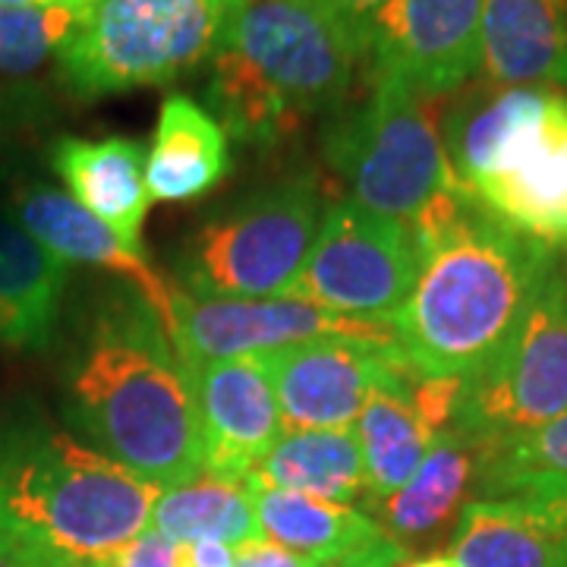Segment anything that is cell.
Returning a JSON list of instances; mask_svg holds the SVG:
<instances>
[{
    "label": "cell",
    "mask_w": 567,
    "mask_h": 567,
    "mask_svg": "<svg viewBox=\"0 0 567 567\" xmlns=\"http://www.w3.org/2000/svg\"><path fill=\"white\" fill-rule=\"evenodd\" d=\"M158 495L35 406L0 416V533L58 565H107L148 527Z\"/></svg>",
    "instance_id": "obj_2"
},
{
    "label": "cell",
    "mask_w": 567,
    "mask_h": 567,
    "mask_svg": "<svg viewBox=\"0 0 567 567\" xmlns=\"http://www.w3.org/2000/svg\"><path fill=\"white\" fill-rule=\"evenodd\" d=\"M369 82V99L344 104L324 126V162L347 183L353 203L410 224L461 183L442 140V99H423L391 80Z\"/></svg>",
    "instance_id": "obj_6"
},
{
    "label": "cell",
    "mask_w": 567,
    "mask_h": 567,
    "mask_svg": "<svg viewBox=\"0 0 567 567\" xmlns=\"http://www.w3.org/2000/svg\"><path fill=\"white\" fill-rule=\"evenodd\" d=\"M483 70V0H388L369 35L372 80L445 99Z\"/></svg>",
    "instance_id": "obj_12"
},
{
    "label": "cell",
    "mask_w": 567,
    "mask_h": 567,
    "mask_svg": "<svg viewBox=\"0 0 567 567\" xmlns=\"http://www.w3.org/2000/svg\"><path fill=\"white\" fill-rule=\"evenodd\" d=\"M234 567H319V561L303 558L290 548L278 546L271 539H252L246 546L237 548V561Z\"/></svg>",
    "instance_id": "obj_34"
},
{
    "label": "cell",
    "mask_w": 567,
    "mask_h": 567,
    "mask_svg": "<svg viewBox=\"0 0 567 567\" xmlns=\"http://www.w3.org/2000/svg\"><path fill=\"white\" fill-rule=\"evenodd\" d=\"M95 567H104V565H95Z\"/></svg>",
    "instance_id": "obj_43"
},
{
    "label": "cell",
    "mask_w": 567,
    "mask_h": 567,
    "mask_svg": "<svg viewBox=\"0 0 567 567\" xmlns=\"http://www.w3.org/2000/svg\"><path fill=\"white\" fill-rule=\"evenodd\" d=\"M237 561V548L224 546V543H189L181 546V565L183 567H234Z\"/></svg>",
    "instance_id": "obj_35"
},
{
    "label": "cell",
    "mask_w": 567,
    "mask_h": 567,
    "mask_svg": "<svg viewBox=\"0 0 567 567\" xmlns=\"http://www.w3.org/2000/svg\"><path fill=\"white\" fill-rule=\"evenodd\" d=\"M561 413H567V284L555 262L514 334L464 379L451 429L470 445H488L539 429Z\"/></svg>",
    "instance_id": "obj_7"
},
{
    "label": "cell",
    "mask_w": 567,
    "mask_h": 567,
    "mask_svg": "<svg viewBox=\"0 0 567 567\" xmlns=\"http://www.w3.org/2000/svg\"><path fill=\"white\" fill-rule=\"evenodd\" d=\"M230 174V145L218 117L189 95H167L145 155V186L158 203H189Z\"/></svg>",
    "instance_id": "obj_17"
},
{
    "label": "cell",
    "mask_w": 567,
    "mask_h": 567,
    "mask_svg": "<svg viewBox=\"0 0 567 567\" xmlns=\"http://www.w3.org/2000/svg\"><path fill=\"white\" fill-rule=\"evenodd\" d=\"M447 558L457 567H567L565 539L517 498L466 502Z\"/></svg>",
    "instance_id": "obj_20"
},
{
    "label": "cell",
    "mask_w": 567,
    "mask_h": 567,
    "mask_svg": "<svg viewBox=\"0 0 567 567\" xmlns=\"http://www.w3.org/2000/svg\"><path fill=\"white\" fill-rule=\"evenodd\" d=\"M246 0H92L58 54L70 95L95 102L164 85L215 54L230 17Z\"/></svg>",
    "instance_id": "obj_4"
},
{
    "label": "cell",
    "mask_w": 567,
    "mask_h": 567,
    "mask_svg": "<svg viewBox=\"0 0 567 567\" xmlns=\"http://www.w3.org/2000/svg\"><path fill=\"white\" fill-rule=\"evenodd\" d=\"M565 224H567V203H565Z\"/></svg>",
    "instance_id": "obj_41"
},
{
    "label": "cell",
    "mask_w": 567,
    "mask_h": 567,
    "mask_svg": "<svg viewBox=\"0 0 567 567\" xmlns=\"http://www.w3.org/2000/svg\"><path fill=\"white\" fill-rule=\"evenodd\" d=\"M413 379H394L375 388L353 429L363 454L365 492L375 502L404 488L435 442L410 398Z\"/></svg>",
    "instance_id": "obj_24"
},
{
    "label": "cell",
    "mask_w": 567,
    "mask_h": 567,
    "mask_svg": "<svg viewBox=\"0 0 567 567\" xmlns=\"http://www.w3.org/2000/svg\"><path fill=\"white\" fill-rule=\"evenodd\" d=\"M7 136H10V99L0 95V164L7 155Z\"/></svg>",
    "instance_id": "obj_37"
},
{
    "label": "cell",
    "mask_w": 567,
    "mask_h": 567,
    "mask_svg": "<svg viewBox=\"0 0 567 567\" xmlns=\"http://www.w3.org/2000/svg\"><path fill=\"white\" fill-rule=\"evenodd\" d=\"M567 54V0H483V73L495 85L555 80Z\"/></svg>",
    "instance_id": "obj_19"
},
{
    "label": "cell",
    "mask_w": 567,
    "mask_h": 567,
    "mask_svg": "<svg viewBox=\"0 0 567 567\" xmlns=\"http://www.w3.org/2000/svg\"><path fill=\"white\" fill-rule=\"evenodd\" d=\"M148 527L177 546L212 539L240 548L252 539H262L249 483L212 473H199L183 486L164 488L152 507Z\"/></svg>",
    "instance_id": "obj_25"
},
{
    "label": "cell",
    "mask_w": 567,
    "mask_h": 567,
    "mask_svg": "<svg viewBox=\"0 0 567 567\" xmlns=\"http://www.w3.org/2000/svg\"><path fill=\"white\" fill-rule=\"evenodd\" d=\"M476 447L480 498H507L524 488L567 476V413L505 442Z\"/></svg>",
    "instance_id": "obj_27"
},
{
    "label": "cell",
    "mask_w": 567,
    "mask_h": 567,
    "mask_svg": "<svg viewBox=\"0 0 567 567\" xmlns=\"http://www.w3.org/2000/svg\"><path fill=\"white\" fill-rule=\"evenodd\" d=\"M281 406L284 432L350 429L369 394L394 379L420 375L398 344L324 338L262 357Z\"/></svg>",
    "instance_id": "obj_13"
},
{
    "label": "cell",
    "mask_w": 567,
    "mask_h": 567,
    "mask_svg": "<svg viewBox=\"0 0 567 567\" xmlns=\"http://www.w3.org/2000/svg\"><path fill=\"white\" fill-rule=\"evenodd\" d=\"M555 262V246L476 203L423 256L391 322L398 347L420 375H473L514 334Z\"/></svg>",
    "instance_id": "obj_3"
},
{
    "label": "cell",
    "mask_w": 567,
    "mask_h": 567,
    "mask_svg": "<svg viewBox=\"0 0 567 567\" xmlns=\"http://www.w3.org/2000/svg\"><path fill=\"white\" fill-rule=\"evenodd\" d=\"M447 162L470 193L567 142V95L543 85L483 82L457 95L442 117Z\"/></svg>",
    "instance_id": "obj_11"
},
{
    "label": "cell",
    "mask_w": 567,
    "mask_h": 567,
    "mask_svg": "<svg viewBox=\"0 0 567 567\" xmlns=\"http://www.w3.org/2000/svg\"><path fill=\"white\" fill-rule=\"evenodd\" d=\"M517 498H524L539 517H546L548 527L555 529L567 546V476L565 480L536 483V486L517 492Z\"/></svg>",
    "instance_id": "obj_32"
},
{
    "label": "cell",
    "mask_w": 567,
    "mask_h": 567,
    "mask_svg": "<svg viewBox=\"0 0 567 567\" xmlns=\"http://www.w3.org/2000/svg\"><path fill=\"white\" fill-rule=\"evenodd\" d=\"M252 486L300 492L350 505L365 492V470L353 429H293L246 476Z\"/></svg>",
    "instance_id": "obj_21"
},
{
    "label": "cell",
    "mask_w": 567,
    "mask_h": 567,
    "mask_svg": "<svg viewBox=\"0 0 567 567\" xmlns=\"http://www.w3.org/2000/svg\"><path fill=\"white\" fill-rule=\"evenodd\" d=\"M464 379L461 375H416L410 382V398L420 420L432 435H442L454 425L457 404H461Z\"/></svg>",
    "instance_id": "obj_29"
},
{
    "label": "cell",
    "mask_w": 567,
    "mask_h": 567,
    "mask_svg": "<svg viewBox=\"0 0 567 567\" xmlns=\"http://www.w3.org/2000/svg\"><path fill=\"white\" fill-rule=\"evenodd\" d=\"M413 230L353 199L322 215L312 252L284 297L334 316L391 322L420 275Z\"/></svg>",
    "instance_id": "obj_8"
},
{
    "label": "cell",
    "mask_w": 567,
    "mask_h": 567,
    "mask_svg": "<svg viewBox=\"0 0 567 567\" xmlns=\"http://www.w3.org/2000/svg\"><path fill=\"white\" fill-rule=\"evenodd\" d=\"M145 155L140 140H80L63 136L51 145V167L66 183V193L99 215L130 249H142V224L148 215Z\"/></svg>",
    "instance_id": "obj_16"
},
{
    "label": "cell",
    "mask_w": 567,
    "mask_h": 567,
    "mask_svg": "<svg viewBox=\"0 0 567 567\" xmlns=\"http://www.w3.org/2000/svg\"><path fill=\"white\" fill-rule=\"evenodd\" d=\"M7 215L61 262L95 265L111 275H121L136 290L142 303L158 316V322L171 338L177 290L145 262L142 252L123 244L99 215H92L85 205L76 203L66 189L41 181L20 183L10 196Z\"/></svg>",
    "instance_id": "obj_15"
},
{
    "label": "cell",
    "mask_w": 567,
    "mask_h": 567,
    "mask_svg": "<svg viewBox=\"0 0 567 567\" xmlns=\"http://www.w3.org/2000/svg\"><path fill=\"white\" fill-rule=\"evenodd\" d=\"M92 0L48 7H0V82L32 80L73 39Z\"/></svg>",
    "instance_id": "obj_28"
},
{
    "label": "cell",
    "mask_w": 567,
    "mask_h": 567,
    "mask_svg": "<svg viewBox=\"0 0 567 567\" xmlns=\"http://www.w3.org/2000/svg\"><path fill=\"white\" fill-rule=\"evenodd\" d=\"M66 262L0 208V347L44 350L58 334Z\"/></svg>",
    "instance_id": "obj_18"
},
{
    "label": "cell",
    "mask_w": 567,
    "mask_h": 567,
    "mask_svg": "<svg viewBox=\"0 0 567 567\" xmlns=\"http://www.w3.org/2000/svg\"><path fill=\"white\" fill-rule=\"evenodd\" d=\"M58 0H0V7H48Z\"/></svg>",
    "instance_id": "obj_39"
},
{
    "label": "cell",
    "mask_w": 567,
    "mask_h": 567,
    "mask_svg": "<svg viewBox=\"0 0 567 567\" xmlns=\"http://www.w3.org/2000/svg\"><path fill=\"white\" fill-rule=\"evenodd\" d=\"M208 104L215 107L224 133L259 148L278 145L303 126V121L252 73V66L221 41L212 54Z\"/></svg>",
    "instance_id": "obj_26"
},
{
    "label": "cell",
    "mask_w": 567,
    "mask_h": 567,
    "mask_svg": "<svg viewBox=\"0 0 567 567\" xmlns=\"http://www.w3.org/2000/svg\"><path fill=\"white\" fill-rule=\"evenodd\" d=\"M404 558V543H398V539H391L388 533H382L379 539L353 548V551H347V555H338V558H331V561H322L319 567H398Z\"/></svg>",
    "instance_id": "obj_33"
},
{
    "label": "cell",
    "mask_w": 567,
    "mask_h": 567,
    "mask_svg": "<svg viewBox=\"0 0 567 567\" xmlns=\"http://www.w3.org/2000/svg\"><path fill=\"white\" fill-rule=\"evenodd\" d=\"M0 567H63L51 558H44L41 551L29 548L20 539L0 533Z\"/></svg>",
    "instance_id": "obj_36"
},
{
    "label": "cell",
    "mask_w": 567,
    "mask_h": 567,
    "mask_svg": "<svg viewBox=\"0 0 567 567\" xmlns=\"http://www.w3.org/2000/svg\"><path fill=\"white\" fill-rule=\"evenodd\" d=\"M104 567H183L181 546L164 539L162 533H155L152 527H145L133 543H126Z\"/></svg>",
    "instance_id": "obj_31"
},
{
    "label": "cell",
    "mask_w": 567,
    "mask_h": 567,
    "mask_svg": "<svg viewBox=\"0 0 567 567\" xmlns=\"http://www.w3.org/2000/svg\"><path fill=\"white\" fill-rule=\"evenodd\" d=\"M63 416L85 445L162 492L203 473L189 372L140 297L107 306L92 322L66 365Z\"/></svg>",
    "instance_id": "obj_1"
},
{
    "label": "cell",
    "mask_w": 567,
    "mask_h": 567,
    "mask_svg": "<svg viewBox=\"0 0 567 567\" xmlns=\"http://www.w3.org/2000/svg\"><path fill=\"white\" fill-rule=\"evenodd\" d=\"M555 82H558V85H565V89H567V54H565V61H561V66L555 70Z\"/></svg>",
    "instance_id": "obj_40"
},
{
    "label": "cell",
    "mask_w": 567,
    "mask_h": 567,
    "mask_svg": "<svg viewBox=\"0 0 567 567\" xmlns=\"http://www.w3.org/2000/svg\"><path fill=\"white\" fill-rule=\"evenodd\" d=\"M221 44H230L303 123L344 107L365 58L312 0H246Z\"/></svg>",
    "instance_id": "obj_9"
},
{
    "label": "cell",
    "mask_w": 567,
    "mask_h": 567,
    "mask_svg": "<svg viewBox=\"0 0 567 567\" xmlns=\"http://www.w3.org/2000/svg\"><path fill=\"white\" fill-rule=\"evenodd\" d=\"M319 224L316 183H271L196 224L174 252V275L183 293L199 300L284 297L303 271Z\"/></svg>",
    "instance_id": "obj_5"
},
{
    "label": "cell",
    "mask_w": 567,
    "mask_h": 567,
    "mask_svg": "<svg viewBox=\"0 0 567 567\" xmlns=\"http://www.w3.org/2000/svg\"><path fill=\"white\" fill-rule=\"evenodd\" d=\"M565 284H567V271H565Z\"/></svg>",
    "instance_id": "obj_42"
},
{
    "label": "cell",
    "mask_w": 567,
    "mask_h": 567,
    "mask_svg": "<svg viewBox=\"0 0 567 567\" xmlns=\"http://www.w3.org/2000/svg\"><path fill=\"white\" fill-rule=\"evenodd\" d=\"M256 520L265 539L290 548L312 561H331L353 548L379 539L385 529L369 514L350 505H334L324 498L284 492V488L252 486Z\"/></svg>",
    "instance_id": "obj_23"
},
{
    "label": "cell",
    "mask_w": 567,
    "mask_h": 567,
    "mask_svg": "<svg viewBox=\"0 0 567 567\" xmlns=\"http://www.w3.org/2000/svg\"><path fill=\"white\" fill-rule=\"evenodd\" d=\"M312 3L338 22L363 54H369L372 25H375V17L382 13L388 0H312Z\"/></svg>",
    "instance_id": "obj_30"
},
{
    "label": "cell",
    "mask_w": 567,
    "mask_h": 567,
    "mask_svg": "<svg viewBox=\"0 0 567 567\" xmlns=\"http://www.w3.org/2000/svg\"><path fill=\"white\" fill-rule=\"evenodd\" d=\"M203 425V473L246 480L281 439V406L262 357L186 365Z\"/></svg>",
    "instance_id": "obj_14"
},
{
    "label": "cell",
    "mask_w": 567,
    "mask_h": 567,
    "mask_svg": "<svg viewBox=\"0 0 567 567\" xmlns=\"http://www.w3.org/2000/svg\"><path fill=\"white\" fill-rule=\"evenodd\" d=\"M398 567H457L447 555H425V558H410V561H401Z\"/></svg>",
    "instance_id": "obj_38"
},
{
    "label": "cell",
    "mask_w": 567,
    "mask_h": 567,
    "mask_svg": "<svg viewBox=\"0 0 567 567\" xmlns=\"http://www.w3.org/2000/svg\"><path fill=\"white\" fill-rule=\"evenodd\" d=\"M353 338L369 344H398L394 324L334 316L312 303L290 297L268 300H199L177 290L174 293V328L171 344L183 365L265 357L284 347Z\"/></svg>",
    "instance_id": "obj_10"
},
{
    "label": "cell",
    "mask_w": 567,
    "mask_h": 567,
    "mask_svg": "<svg viewBox=\"0 0 567 567\" xmlns=\"http://www.w3.org/2000/svg\"><path fill=\"white\" fill-rule=\"evenodd\" d=\"M470 486H476V447L447 429L435 435L425 451L423 464L410 476L404 488L382 498L379 514L391 539H423L464 511Z\"/></svg>",
    "instance_id": "obj_22"
}]
</instances>
